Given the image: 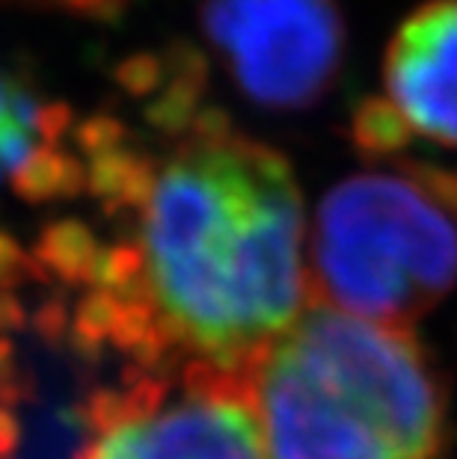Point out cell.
Instances as JSON below:
<instances>
[{
  "instance_id": "cell-7",
  "label": "cell",
  "mask_w": 457,
  "mask_h": 459,
  "mask_svg": "<svg viewBox=\"0 0 457 459\" xmlns=\"http://www.w3.org/2000/svg\"><path fill=\"white\" fill-rule=\"evenodd\" d=\"M154 169L143 154L125 149H110L90 158L86 169V187L92 196L104 202L107 211L113 208H145L154 190Z\"/></svg>"
},
{
  "instance_id": "cell-5",
  "label": "cell",
  "mask_w": 457,
  "mask_h": 459,
  "mask_svg": "<svg viewBox=\"0 0 457 459\" xmlns=\"http://www.w3.org/2000/svg\"><path fill=\"white\" fill-rule=\"evenodd\" d=\"M77 459H265V445L250 392L223 388L116 424Z\"/></svg>"
},
{
  "instance_id": "cell-12",
  "label": "cell",
  "mask_w": 457,
  "mask_h": 459,
  "mask_svg": "<svg viewBox=\"0 0 457 459\" xmlns=\"http://www.w3.org/2000/svg\"><path fill=\"white\" fill-rule=\"evenodd\" d=\"M125 134L128 131H125L122 122L110 119V116H92L90 122H83L75 131V143L81 145V152H86V158H95V154L125 145Z\"/></svg>"
},
{
  "instance_id": "cell-6",
  "label": "cell",
  "mask_w": 457,
  "mask_h": 459,
  "mask_svg": "<svg viewBox=\"0 0 457 459\" xmlns=\"http://www.w3.org/2000/svg\"><path fill=\"white\" fill-rule=\"evenodd\" d=\"M383 83L416 134L457 149V0L416 6L386 48Z\"/></svg>"
},
{
  "instance_id": "cell-20",
  "label": "cell",
  "mask_w": 457,
  "mask_h": 459,
  "mask_svg": "<svg viewBox=\"0 0 457 459\" xmlns=\"http://www.w3.org/2000/svg\"><path fill=\"white\" fill-rule=\"evenodd\" d=\"M18 379V368L13 361V344L6 338H0V385H9Z\"/></svg>"
},
{
  "instance_id": "cell-11",
  "label": "cell",
  "mask_w": 457,
  "mask_h": 459,
  "mask_svg": "<svg viewBox=\"0 0 457 459\" xmlns=\"http://www.w3.org/2000/svg\"><path fill=\"white\" fill-rule=\"evenodd\" d=\"M116 77H119L122 90H128L131 95L161 92V86L167 83V54L131 56V60H125L119 68H116Z\"/></svg>"
},
{
  "instance_id": "cell-18",
  "label": "cell",
  "mask_w": 457,
  "mask_h": 459,
  "mask_svg": "<svg viewBox=\"0 0 457 459\" xmlns=\"http://www.w3.org/2000/svg\"><path fill=\"white\" fill-rule=\"evenodd\" d=\"M24 324V308L22 302L9 294H0V329H15Z\"/></svg>"
},
{
  "instance_id": "cell-10",
  "label": "cell",
  "mask_w": 457,
  "mask_h": 459,
  "mask_svg": "<svg viewBox=\"0 0 457 459\" xmlns=\"http://www.w3.org/2000/svg\"><path fill=\"white\" fill-rule=\"evenodd\" d=\"M351 140L365 158H395L410 145L413 128L392 101L368 95L351 113Z\"/></svg>"
},
{
  "instance_id": "cell-19",
  "label": "cell",
  "mask_w": 457,
  "mask_h": 459,
  "mask_svg": "<svg viewBox=\"0 0 457 459\" xmlns=\"http://www.w3.org/2000/svg\"><path fill=\"white\" fill-rule=\"evenodd\" d=\"M18 438H22V427H18V421L6 409H0V456L13 451L18 445Z\"/></svg>"
},
{
  "instance_id": "cell-1",
  "label": "cell",
  "mask_w": 457,
  "mask_h": 459,
  "mask_svg": "<svg viewBox=\"0 0 457 459\" xmlns=\"http://www.w3.org/2000/svg\"><path fill=\"white\" fill-rule=\"evenodd\" d=\"M303 199L286 154L244 134H190L143 208L152 302L170 335L252 379L300 317Z\"/></svg>"
},
{
  "instance_id": "cell-13",
  "label": "cell",
  "mask_w": 457,
  "mask_h": 459,
  "mask_svg": "<svg viewBox=\"0 0 457 459\" xmlns=\"http://www.w3.org/2000/svg\"><path fill=\"white\" fill-rule=\"evenodd\" d=\"M24 279H48V273L39 267L33 255L22 252L6 231H0V288H15Z\"/></svg>"
},
{
  "instance_id": "cell-17",
  "label": "cell",
  "mask_w": 457,
  "mask_h": 459,
  "mask_svg": "<svg viewBox=\"0 0 457 459\" xmlns=\"http://www.w3.org/2000/svg\"><path fill=\"white\" fill-rule=\"evenodd\" d=\"M36 329H39V335H45L51 341L63 338L66 332L72 329L69 308H66L63 302H45V306L36 311Z\"/></svg>"
},
{
  "instance_id": "cell-9",
  "label": "cell",
  "mask_w": 457,
  "mask_h": 459,
  "mask_svg": "<svg viewBox=\"0 0 457 459\" xmlns=\"http://www.w3.org/2000/svg\"><path fill=\"white\" fill-rule=\"evenodd\" d=\"M86 187V169L57 145H39L18 169H13V190L31 204L77 196Z\"/></svg>"
},
{
  "instance_id": "cell-14",
  "label": "cell",
  "mask_w": 457,
  "mask_h": 459,
  "mask_svg": "<svg viewBox=\"0 0 457 459\" xmlns=\"http://www.w3.org/2000/svg\"><path fill=\"white\" fill-rule=\"evenodd\" d=\"M6 4L60 9V13H72V15H83V18H116L128 0H6Z\"/></svg>"
},
{
  "instance_id": "cell-16",
  "label": "cell",
  "mask_w": 457,
  "mask_h": 459,
  "mask_svg": "<svg viewBox=\"0 0 457 459\" xmlns=\"http://www.w3.org/2000/svg\"><path fill=\"white\" fill-rule=\"evenodd\" d=\"M31 107H33V99L24 90L0 83V140H4V134L13 128L15 122L24 119Z\"/></svg>"
},
{
  "instance_id": "cell-4",
  "label": "cell",
  "mask_w": 457,
  "mask_h": 459,
  "mask_svg": "<svg viewBox=\"0 0 457 459\" xmlns=\"http://www.w3.org/2000/svg\"><path fill=\"white\" fill-rule=\"evenodd\" d=\"M199 22L238 90L265 110H309L342 72L336 0H206Z\"/></svg>"
},
{
  "instance_id": "cell-8",
  "label": "cell",
  "mask_w": 457,
  "mask_h": 459,
  "mask_svg": "<svg viewBox=\"0 0 457 459\" xmlns=\"http://www.w3.org/2000/svg\"><path fill=\"white\" fill-rule=\"evenodd\" d=\"M101 252L95 234L81 220H60L39 234L33 258L48 276H60L69 285H83L95 281Z\"/></svg>"
},
{
  "instance_id": "cell-15",
  "label": "cell",
  "mask_w": 457,
  "mask_h": 459,
  "mask_svg": "<svg viewBox=\"0 0 457 459\" xmlns=\"http://www.w3.org/2000/svg\"><path fill=\"white\" fill-rule=\"evenodd\" d=\"M72 125V110L66 104H48V107H39V116H36V134L42 136L45 145H54L60 136L69 131Z\"/></svg>"
},
{
  "instance_id": "cell-3",
  "label": "cell",
  "mask_w": 457,
  "mask_h": 459,
  "mask_svg": "<svg viewBox=\"0 0 457 459\" xmlns=\"http://www.w3.org/2000/svg\"><path fill=\"white\" fill-rule=\"evenodd\" d=\"M454 285V213L422 184L365 172L321 199L312 231L315 306L410 329Z\"/></svg>"
},
{
  "instance_id": "cell-21",
  "label": "cell",
  "mask_w": 457,
  "mask_h": 459,
  "mask_svg": "<svg viewBox=\"0 0 457 459\" xmlns=\"http://www.w3.org/2000/svg\"><path fill=\"white\" fill-rule=\"evenodd\" d=\"M0 166H4V163H0Z\"/></svg>"
},
{
  "instance_id": "cell-2",
  "label": "cell",
  "mask_w": 457,
  "mask_h": 459,
  "mask_svg": "<svg viewBox=\"0 0 457 459\" xmlns=\"http://www.w3.org/2000/svg\"><path fill=\"white\" fill-rule=\"evenodd\" d=\"M250 403L265 459H434L449 397L404 326L312 306L261 353Z\"/></svg>"
}]
</instances>
